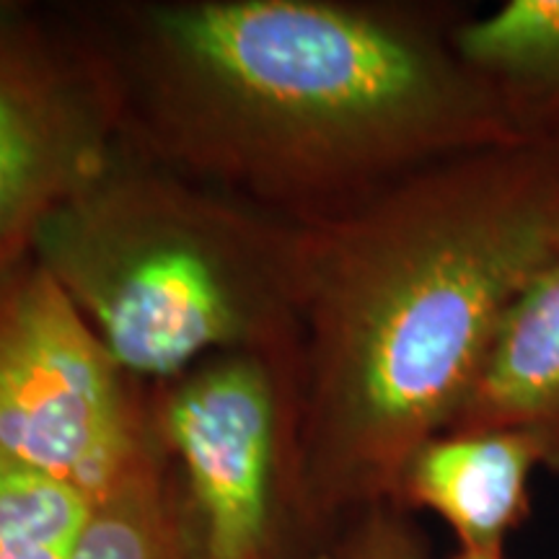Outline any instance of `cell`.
Wrapping results in <instances>:
<instances>
[{
    "mask_svg": "<svg viewBox=\"0 0 559 559\" xmlns=\"http://www.w3.org/2000/svg\"><path fill=\"white\" fill-rule=\"evenodd\" d=\"M117 16L120 39L99 55L124 148L290 223L513 143L456 47L464 11L194 0Z\"/></svg>",
    "mask_w": 559,
    "mask_h": 559,
    "instance_id": "1",
    "label": "cell"
},
{
    "mask_svg": "<svg viewBox=\"0 0 559 559\" xmlns=\"http://www.w3.org/2000/svg\"><path fill=\"white\" fill-rule=\"evenodd\" d=\"M557 254L559 153L519 143L298 223L296 489L311 519L394 502Z\"/></svg>",
    "mask_w": 559,
    "mask_h": 559,
    "instance_id": "2",
    "label": "cell"
},
{
    "mask_svg": "<svg viewBox=\"0 0 559 559\" xmlns=\"http://www.w3.org/2000/svg\"><path fill=\"white\" fill-rule=\"evenodd\" d=\"M29 254L132 381L239 353L298 376V223L124 148Z\"/></svg>",
    "mask_w": 559,
    "mask_h": 559,
    "instance_id": "3",
    "label": "cell"
},
{
    "mask_svg": "<svg viewBox=\"0 0 559 559\" xmlns=\"http://www.w3.org/2000/svg\"><path fill=\"white\" fill-rule=\"evenodd\" d=\"M138 381L47 270H0V461L102 500L156 443Z\"/></svg>",
    "mask_w": 559,
    "mask_h": 559,
    "instance_id": "4",
    "label": "cell"
},
{
    "mask_svg": "<svg viewBox=\"0 0 559 559\" xmlns=\"http://www.w3.org/2000/svg\"><path fill=\"white\" fill-rule=\"evenodd\" d=\"M151 415L185 477L194 557L270 559L280 472L296 461V370L218 355L164 383Z\"/></svg>",
    "mask_w": 559,
    "mask_h": 559,
    "instance_id": "5",
    "label": "cell"
},
{
    "mask_svg": "<svg viewBox=\"0 0 559 559\" xmlns=\"http://www.w3.org/2000/svg\"><path fill=\"white\" fill-rule=\"evenodd\" d=\"M124 151L115 83L32 11L0 3V270Z\"/></svg>",
    "mask_w": 559,
    "mask_h": 559,
    "instance_id": "6",
    "label": "cell"
},
{
    "mask_svg": "<svg viewBox=\"0 0 559 559\" xmlns=\"http://www.w3.org/2000/svg\"><path fill=\"white\" fill-rule=\"evenodd\" d=\"M539 469V453L519 432L445 430L407 461L394 502L438 515L459 549H506L528 519Z\"/></svg>",
    "mask_w": 559,
    "mask_h": 559,
    "instance_id": "7",
    "label": "cell"
},
{
    "mask_svg": "<svg viewBox=\"0 0 559 559\" xmlns=\"http://www.w3.org/2000/svg\"><path fill=\"white\" fill-rule=\"evenodd\" d=\"M449 430L519 432L559 474V254L510 306Z\"/></svg>",
    "mask_w": 559,
    "mask_h": 559,
    "instance_id": "8",
    "label": "cell"
},
{
    "mask_svg": "<svg viewBox=\"0 0 559 559\" xmlns=\"http://www.w3.org/2000/svg\"><path fill=\"white\" fill-rule=\"evenodd\" d=\"M456 47L492 94L513 143L559 153V0H506L466 13Z\"/></svg>",
    "mask_w": 559,
    "mask_h": 559,
    "instance_id": "9",
    "label": "cell"
},
{
    "mask_svg": "<svg viewBox=\"0 0 559 559\" xmlns=\"http://www.w3.org/2000/svg\"><path fill=\"white\" fill-rule=\"evenodd\" d=\"M75 559H198L185 515L174 506L158 464V440L102 500Z\"/></svg>",
    "mask_w": 559,
    "mask_h": 559,
    "instance_id": "10",
    "label": "cell"
},
{
    "mask_svg": "<svg viewBox=\"0 0 559 559\" xmlns=\"http://www.w3.org/2000/svg\"><path fill=\"white\" fill-rule=\"evenodd\" d=\"M91 513L79 489L0 461V559H75Z\"/></svg>",
    "mask_w": 559,
    "mask_h": 559,
    "instance_id": "11",
    "label": "cell"
},
{
    "mask_svg": "<svg viewBox=\"0 0 559 559\" xmlns=\"http://www.w3.org/2000/svg\"><path fill=\"white\" fill-rule=\"evenodd\" d=\"M334 559H428L425 542L396 502H376L349 515Z\"/></svg>",
    "mask_w": 559,
    "mask_h": 559,
    "instance_id": "12",
    "label": "cell"
},
{
    "mask_svg": "<svg viewBox=\"0 0 559 559\" xmlns=\"http://www.w3.org/2000/svg\"><path fill=\"white\" fill-rule=\"evenodd\" d=\"M449 559H506V549H459Z\"/></svg>",
    "mask_w": 559,
    "mask_h": 559,
    "instance_id": "13",
    "label": "cell"
}]
</instances>
